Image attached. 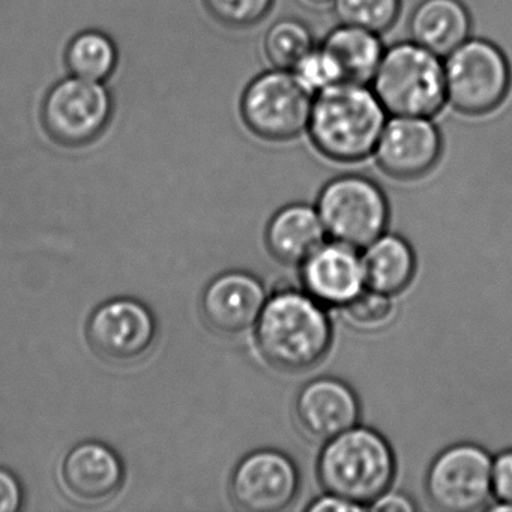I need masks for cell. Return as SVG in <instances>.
Instances as JSON below:
<instances>
[{
  "instance_id": "obj_23",
  "label": "cell",
  "mask_w": 512,
  "mask_h": 512,
  "mask_svg": "<svg viewBox=\"0 0 512 512\" xmlns=\"http://www.w3.org/2000/svg\"><path fill=\"white\" fill-rule=\"evenodd\" d=\"M335 16L343 25L383 34L397 22L401 0H334Z\"/></svg>"
},
{
  "instance_id": "obj_30",
  "label": "cell",
  "mask_w": 512,
  "mask_h": 512,
  "mask_svg": "<svg viewBox=\"0 0 512 512\" xmlns=\"http://www.w3.org/2000/svg\"><path fill=\"white\" fill-rule=\"evenodd\" d=\"M368 509L383 512H413L416 509V505L410 497L404 496L401 493H392V491L388 490L379 499L374 500Z\"/></svg>"
},
{
  "instance_id": "obj_28",
  "label": "cell",
  "mask_w": 512,
  "mask_h": 512,
  "mask_svg": "<svg viewBox=\"0 0 512 512\" xmlns=\"http://www.w3.org/2000/svg\"><path fill=\"white\" fill-rule=\"evenodd\" d=\"M23 488L10 470L0 467V512H17L22 508Z\"/></svg>"
},
{
  "instance_id": "obj_9",
  "label": "cell",
  "mask_w": 512,
  "mask_h": 512,
  "mask_svg": "<svg viewBox=\"0 0 512 512\" xmlns=\"http://www.w3.org/2000/svg\"><path fill=\"white\" fill-rule=\"evenodd\" d=\"M428 499L440 511L487 508L493 494V460L481 446L458 443L440 452L427 473Z\"/></svg>"
},
{
  "instance_id": "obj_6",
  "label": "cell",
  "mask_w": 512,
  "mask_h": 512,
  "mask_svg": "<svg viewBox=\"0 0 512 512\" xmlns=\"http://www.w3.org/2000/svg\"><path fill=\"white\" fill-rule=\"evenodd\" d=\"M446 100L467 116L494 112L508 97L511 67L505 53L487 40L469 38L445 56Z\"/></svg>"
},
{
  "instance_id": "obj_21",
  "label": "cell",
  "mask_w": 512,
  "mask_h": 512,
  "mask_svg": "<svg viewBox=\"0 0 512 512\" xmlns=\"http://www.w3.org/2000/svg\"><path fill=\"white\" fill-rule=\"evenodd\" d=\"M118 62L115 43L100 31L82 32L68 46V71L79 79L107 83L115 74Z\"/></svg>"
},
{
  "instance_id": "obj_26",
  "label": "cell",
  "mask_w": 512,
  "mask_h": 512,
  "mask_svg": "<svg viewBox=\"0 0 512 512\" xmlns=\"http://www.w3.org/2000/svg\"><path fill=\"white\" fill-rule=\"evenodd\" d=\"M203 4L218 25L244 29L262 22L274 0H203Z\"/></svg>"
},
{
  "instance_id": "obj_25",
  "label": "cell",
  "mask_w": 512,
  "mask_h": 512,
  "mask_svg": "<svg viewBox=\"0 0 512 512\" xmlns=\"http://www.w3.org/2000/svg\"><path fill=\"white\" fill-rule=\"evenodd\" d=\"M292 71L296 79L313 95L329 86L346 82L340 65L322 44L308 52Z\"/></svg>"
},
{
  "instance_id": "obj_2",
  "label": "cell",
  "mask_w": 512,
  "mask_h": 512,
  "mask_svg": "<svg viewBox=\"0 0 512 512\" xmlns=\"http://www.w3.org/2000/svg\"><path fill=\"white\" fill-rule=\"evenodd\" d=\"M254 328L263 358L280 370H308L331 347L332 326L322 304L296 290L268 298Z\"/></svg>"
},
{
  "instance_id": "obj_29",
  "label": "cell",
  "mask_w": 512,
  "mask_h": 512,
  "mask_svg": "<svg viewBox=\"0 0 512 512\" xmlns=\"http://www.w3.org/2000/svg\"><path fill=\"white\" fill-rule=\"evenodd\" d=\"M365 509H367L365 506L350 502V500L343 499V497L332 493L319 497V499L314 500L308 506V511L310 512H355L365 511Z\"/></svg>"
},
{
  "instance_id": "obj_4",
  "label": "cell",
  "mask_w": 512,
  "mask_h": 512,
  "mask_svg": "<svg viewBox=\"0 0 512 512\" xmlns=\"http://www.w3.org/2000/svg\"><path fill=\"white\" fill-rule=\"evenodd\" d=\"M371 86L392 116L433 118L448 103L440 56L415 41H400L385 50Z\"/></svg>"
},
{
  "instance_id": "obj_31",
  "label": "cell",
  "mask_w": 512,
  "mask_h": 512,
  "mask_svg": "<svg viewBox=\"0 0 512 512\" xmlns=\"http://www.w3.org/2000/svg\"><path fill=\"white\" fill-rule=\"evenodd\" d=\"M304 2L311 5V7H326V5L332 4L334 0H304Z\"/></svg>"
},
{
  "instance_id": "obj_14",
  "label": "cell",
  "mask_w": 512,
  "mask_h": 512,
  "mask_svg": "<svg viewBox=\"0 0 512 512\" xmlns=\"http://www.w3.org/2000/svg\"><path fill=\"white\" fill-rule=\"evenodd\" d=\"M125 470L113 449L95 440L74 446L61 467V484L67 496L85 506L112 500L124 484Z\"/></svg>"
},
{
  "instance_id": "obj_1",
  "label": "cell",
  "mask_w": 512,
  "mask_h": 512,
  "mask_svg": "<svg viewBox=\"0 0 512 512\" xmlns=\"http://www.w3.org/2000/svg\"><path fill=\"white\" fill-rule=\"evenodd\" d=\"M385 107L367 85L340 82L313 98L308 133L314 148L337 163H358L374 154L386 121Z\"/></svg>"
},
{
  "instance_id": "obj_3",
  "label": "cell",
  "mask_w": 512,
  "mask_h": 512,
  "mask_svg": "<svg viewBox=\"0 0 512 512\" xmlns=\"http://www.w3.org/2000/svg\"><path fill=\"white\" fill-rule=\"evenodd\" d=\"M317 475L328 493L368 509L391 488L394 452L382 434L355 425L326 440L317 461Z\"/></svg>"
},
{
  "instance_id": "obj_20",
  "label": "cell",
  "mask_w": 512,
  "mask_h": 512,
  "mask_svg": "<svg viewBox=\"0 0 512 512\" xmlns=\"http://www.w3.org/2000/svg\"><path fill=\"white\" fill-rule=\"evenodd\" d=\"M322 46L334 56L346 82L362 85L371 83L386 50L376 32L343 23L326 35Z\"/></svg>"
},
{
  "instance_id": "obj_24",
  "label": "cell",
  "mask_w": 512,
  "mask_h": 512,
  "mask_svg": "<svg viewBox=\"0 0 512 512\" xmlns=\"http://www.w3.org/2000/svg\"><path fill=\"white\" fill-rule=\"evenodd\" d=\"M341 310L346 322L361 331L385 328L394 320L397 313L391 296L373 289L362 290L356 298L341 307Z\"/></svg>"
},
{
  "instance_id": "obj_17",
  "label": "cell",
  "mask_w": 512,
  "mask_h": 512,
  "mask_svg": "<svg viewBox=\"0 0 512 512\" xmlns=\"http://www.w3.org/2000/svg\"><path fill=\"white\" fill-rule=\"evenodd\" d=\"M472 19L461 0H422L409 20L412 41L445 58L469 40Z\"/></svg>"
},
{
  "instance_id": "obj_5",
  "label": "cell",
  "mask_w": 512,
  "mask_h": 512,
  "mask_svg": "<svg viewBox=\"0 0 512 512\" xmlns=\"http://www.w3.org/2000/svg\"><path fill=\"white\" fill-rule=\"evenodd\" d=\"M112 115V94L106 83L74 76L61 80L49 92L43 107L44 127L61 145L83 148L106 137H115L157 163L166 164L110 125Z\"/></svg>"
},
{
  "instance_id": "obj_11",
  "label": "cell",
  "mask_w": 512,
  "mask_h": 512,
  "mask_svg": "<svg viewBox=\"0 0 512 512\" xmlns=\"http://www.w3.org/2000/svg\"><path fill=\"white\" fill-rule=\"evenodd\" d=\"M299 481L298 467L286 454L259 449L236 466L230 479V494L244 511H283L295 500Z\"/></svg>"
},
{
  "instance_id": "obj_19",
  "label": "cell",
  "mask_w": 512,
  "mask_h": 512,
  "mask_svg": "<svg viewBox=\"0 0 512 512\" xmlns=\"http://www.w3.org/2000/svg\"><path fill=\"white\" fill-rule=\"evenodd\" d=\"M364 250L362 266L368 289L392 296L409 286L415 275L416 259L403 238L382 235Z\"/></svg>"
},
{
  "instance_id": "obj_16",
  "label": "cell",
  "mask_w": 512,
  "mask_h": 512,
  "mask_svg": "<svg viewBox=\"0 0 512 512\" xmlns=\"http://www.w3.org/2000/svg\"><path fill=\"white\" fill-rule=\"evenodd\" d=\"M361 415L355 391L343 380L320 377L305 385L296 398V418L302 430L317 440H329L358 424Z\"/></svg>"
},
{
  "instance_id": "obj_18",
  "label": "cell",
  "mask_w": 512,
  "mask_h": 512,
  "mask_svg": "<svg viewBox=\"0 0 512 512\" xmlns=\"http://www.w3.org/2000/svg\"><path fill=\"white\" fill-rule=\"evenodd\" d=\"M326 230L319 212L304 203L278 211L266 230L269 251L286 265H302L325 244Z\"/></svg>"
},
{
  "instance_id": "obj_22",
  "label": "cell",
  "mask_w": 512,
  "mask_h": 512,
  "mask_svg": "<svg viewBox=\"0 0 512 512\" xmlns=\"http://www.w3.org/2000/svg\"><path fill=\"white\" fill-rule=\"evenodd\" d=\"M311 29L298 19H281L266 32L263 40L266 58L272 67L290 70L314 49Z\"/></svg>"
},
{
  "instance_id": "obj_15",
  "label": "cell",
  "mask_w": 512,
  "mask_h": 512,
  "mask_svg": "<svg viewBox=\"0 0 512 512\" xmlns=\"http://www.w3.org/2000/svg\"><path fill=\"white\" fill-rule=\"evenodd\" d=\"M301 280L311 298L328 307H344L365 289L358 250L341 242L317 248L301 265Z\"/></svg>"
},
{
  "instance_id": "obj_12",
  "label": "cell",
  "mask_w": 512,
  "mask_h": 512,
  "mask_svg": "<svg viewBox=\"0 0 512 512\" xmlns=\"http://www.w3.org/2000/svg\"><path fill=\"white\" fill-rule=\"evenodd\" d=\"M442 148V136L431 118L394 116L383 127L374 157L386 175L412 181L436 167Z\"/></svg>"
},
{
  "instance_id": "obj_13",
  "label": "cell",
  "mask_w": 512,
  "mask_h": 512,
  "mask_svg": "<svg viewBox=\"0 0 512 512\" xmlns=\"http://www.w3.org/2000/svg\"><path fill=\"white\" fill-rule=\"evenodd\" d=\"M268 296L254 275L232 271L215 277L203 290V320L221 335L244 334L256 326Z\"/></svg>"
},
{
  "instance_id": "obj_7",
  "label": "cell",
  "mask_w": 512,
  "mask_h": 512,
  "mask_svg": "<svg viewBox=\"0 0 512 512\" xmlns=\"http://www.w3.org/2000/svg\"><path fill=\"white\" fill-rule=\"evenodd\" d=\"M313 98L293 71L274 68L248 83L239 110L251 133L268 142H287L308 130Z\"/></svg>"
},
{
  "instance_id": "obj_27",
  "label": "cell",
  "mask_w": 512,
  "mask_h": 512,
  "mask_svg": "<svg viewBox=\"0 0 512 512\" xmlns=\"http://www.w3.org/2000/svg\"><path fill=\"white\" fill-rule=\"evenodd\" d=\"M494 511H512V449L502 452L493 460Z\"/></svg>"
},
{
  "instance_id": "obj_10",
  "label": "cell",
  "mask_w": 512,
  "mask_h": 512,
  "mask_svg": "<svg viewBox=\"0 0 512 512\" xmlns=\"http://www.w3.org/2000/svg\"><path fill=\"white\" fill-rule=\"evenodd\" d=\"M157 334L154 314L130 298L104 302L86 323V341L92 352L113 365L143 361L154 349Z\"/></svg>"
},
{
  "instance_id": "obj_8",
  "label": "cell",
  "mask_w": 512,
  "mask_h": 512,
  "mask_svg": "<svg viewBox=\"0 0 512 512\" xmlns=\"http://www.w3.org/2000/svg\"><path fill=\"white\" fill-rule=\"evenodd\" d=\"M317 212L332 241L361 250L385 233L389 205L382 188L359 175H344L325 185Z\"/></svg>"
}]
</instances>
